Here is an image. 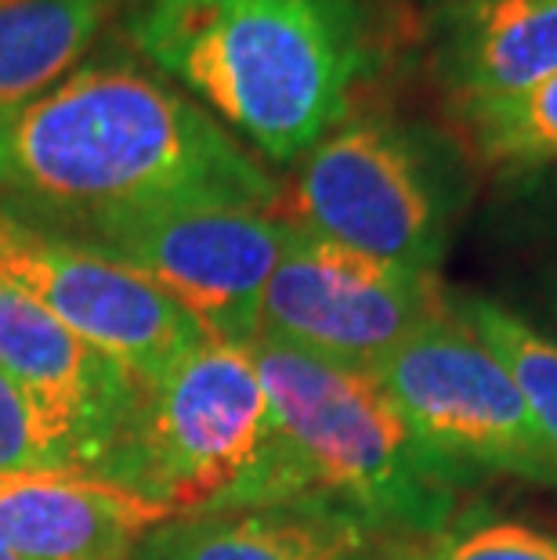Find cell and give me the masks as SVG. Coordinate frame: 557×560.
Wrapping results in <instances>:
<instances>
[{"label": "cell", "mask_w": 557, "mask_h": 560, "mask_svg": "<svg viewBox=\"0 0 557 560\" xmlns=\"http://www.w3.org/2000/svg\"><path fill=\"white\" fill-rule=\"evenodd\" d=\"M163 207L279 213L282 185L204 105L127 55L88 58L0 113V213L66 235Z\"/></svg>", "instance_id": "obj_1"}, {"label": "cell", "mask_w": 557, "mask_h": 560, "mask_svg": "<svg viewBox=\"0 0 557 560\" xmlns=\"http://www.w3.org/2000/svg\"><path fill=\"white\" fill-rule=\"evenodd\" d=\"M113 33L271 163L348 120L376 69L362 0H116Z\"/></svg>", "instance_id": "obj_2"}, {"label": "cell", "mask_w": 557, "mask_h": 560, "mask_svg": "<svg viewBox=\"0 0 557 560\" xmlns=\"http://www.w3.org/2000/svg\"><path fill=\"white\" fill-rule=\"evenodd\" d=\"M301 499L348 510L381 539H423L456 517L464 478L413 434L373 373L254 340Z\"/></svg>", "instance_id": "obj_3"}, {"label": "cell", "mask_w": 557, "mask_h": 560, "mask_svg": "<svg viewBox=\"0 0 557 560\" xmlns=\"http://www.w3.org/2000/svg\"><path fill=\"white\" fill-rule=\"evenodd\" d=\"M102 478L174 517L301 499L254 343L204 337L156 384L141 387Z\"/></svg>", "instance_id": "obj_4"}, {"label": "cell", "mask_w": 557, "mask_h": 560, "mask_svg": "<svg viewBox=\"0 0 557 560\" xmlns=\"http://www.w3.org/2000/svg\"><path fill=\"white\" fill-rule=\"evenodd\" d=\"M464 196V174L442 138L359 113L298 160L279 218L315 240L438 276Z\"/></svg>", "instance_id": "obj_5"}, {"label": "cell", "mask_w": 557, "mask_h": 560, "mask_svg": "<svg viewBox=\"0 0 557 560\" xmlns=\"http://www.w3.org/2000/svg\"><path fill=\"white\" fill-rule=\"evenodd\" d=\"M376 384L423 445L460 478H518L557 488V452L539 434L500 359L449 312L376 369Z\"/></svg>", "instance_id": "obj_6"}, {"label": "cell", "mask_w": 557, "mask_h": 560, "mask_svg": "<svg viewBox=\"0 0 557 560\" xmlns=\"http://www.w3.org/2000/svg\"><path fill=\"white\" fill-rule=\"evenodd\" d=\"M293 224L240 207H163L94 221L55 240L120 260L149 279L210 340L254 343L260 296Z\"/></svg>", "instance_id": "obj_7"}, {"label": "cell", "mask_w": 557, "mask_h": 560, "mask_svg": "<svg viewBox=\"0 0 557 560\" xmlns=\"http://www.w3.org/2000/svg\"><path fill=\"white\" fill-rule=\"evenodd\" d=\"M449 312L438 276L409 271L293 229L260 296L257 340L318 362L376 373Z\"/></svg>", "instance_id": "obj_8"}, {"label": "cell", "mask_w": 557, "mask_h": 560, "mask_svg": "<svg viewBox=\"0 0 557 560\" xmlns=\"http://www.w3.org/2000/svg\"><path fill=\"white\" fill-rule=\"evenodd\" d=\"M0 285L30 296L141 387L204 340V329L135 268L0 213Z\"/></svg>", "instance_id": "obj_9"}, {"label": "cell", "mask_w": 557, "mask_h": 560, "mask_svg": "<svg viewBox=\"0 0 557 560\" xmlns=\"http://www.w3.org/2000/svg\"><path fill=\"white\" fill-rule=\"evenodd\" d=\"M0 373L84 438L91 474L102 478L138 409L141 380L8 285H0Z\"/></svg>", "instance_id": "obj_10"}, {"label": "cell", "mask_w": 557, "mask_h": 560, "mask_svg": "<svg viewBox=\"0 0 557 560\" xmlns=\"http://www.w3.org/2000/svg\"><path fill=\"white\" fill-rule=\"evenodd\" d=\"M167 506L88 470L0 474V546L15 560H130Z\"/></svg>", "instance_id": "obj_11"}, {"label": "cell", "mask_w": 557, "mask_h": 560, "mask_svg": "<svg viewBox=\"0 0 557 560\" xmlns=\"http://www.w3.org/2000/svg\"><path fill=\"white\" fill-rule=\"evenodd\" d=\"M376 539L348 510L282 499L174 517L152 528L130 560H381Z\"/></svg>", "instance_id": "obj_12"}, {"label": "cell", "mask_w": 557, "mask_h": 560, "mask_svg": "<svg viewBox=\"0 0 557 560\" xmlns=\"http://www.w3.org/2000/svg\"><path fill=\"white\" fill-rule=\"evenodd\" d=\"M431 44L453 102L507 98L557 73V0H445Z\"/></svg>", "instance_id": "obj_13"}, {"label": "cell", "mask_w": 557, "mask_h": 560, "mask_svg": "<svg viewBox=\"0 0 557 560\" xmlns=\"http://www.w3.org/2000/svg\"><path fill=\"white\" fill-rule=\"evenodd\" d=\"M113 11L116 0H0V113L84 66Z\"/></svg>", "instance_id": "obj_14"}, {"label": "cell", "mask_w": 557, "mask_h": 560, "mask_svg": "<svg viewBox=\"0 0 557 560\" xmlns=\"http://www.w3.org/2000/svg\"><path fill=\"white\" fill-rule=\"evenodd\" d=\"M467 149L496 171H536L557 163V73L507 98L453 102Z\"/></svg>", "instance_id": "obj_15"}, {"label": "cell", "mask_w": 557, "mask_h": 560, "mask_svg": "<svg viewBox=\"0 0 557 560\" xmlns=\"http://www.w3.org/2000/svg\"><path fill=\"white\" fill-rule=\"evenodd\" d=\"M453 307L511 373L539 434L557 452V340L489 296H453Z\"/></svg>", "instance_id": "obj_16"}, {"label": "cell", "mask_w": 557, "mask_h": 560, "mask_svg": "<svg viewBox=\"0 0 557 560\" xmlns=\"http://www.w3.org/2000/svg\"><path fill=\"white\" fill-rule=\"evenodd\" d=\"M88 470V445L62 416L0 373V474Z\"/></svg>", "instance_id": "obj_17"}, {"label": "cell", "mask_w": 557, "mask_h": 560, "mask_svg": "<svg viewBox=\"0 0 557 560\" xmlns=\"http://www.w3.org/2000/svg\"><path fill=\"white\" fill-rule=\"evenodd\" d=\"M387 560H557V542L507 517H453L423 539L391 542Z\"/></svg>", "instance_id": "obj_18"}, {"label": "cell", "mask_w": 557, "mask_h": 560, "mask_svg": "<svg viewBox=\"0 0 557 560\" xmlns=\"http://www.w3.org/2000/svg\"><path fill=\"white\" fill-rule=\"evenodd\" d=\"M543 296H547V315L554 322V340H557V249H554V260H550V268H547V276H543Z\"/></svg>", "instance_id": "obj_19"}, {"label": "cell", "mask_w": 557, "mask_h": 560, "mask_svg": "<svg viewBox=\"0 0 557 560\" xmlns=\"http://www.w3.org/2000/svg\"><path fill=\"white\" fill-rule=\"evenodd\" d=\"M0 560H15V557H11V553L4 550V546H0Z\"/></svg>", "instance_id": "obj_20"}]
</instances>
